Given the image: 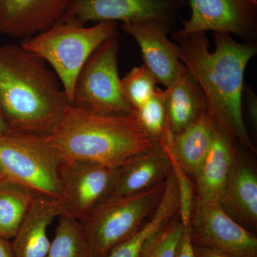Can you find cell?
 <instances>
[{"mask_svg":"<svg viewBox=\"0 0 257 257\" xmlns=\"http://www.w3.org/2000/svg\"><path fill=\"white\" fill-rule=\"evenodd\" d=\"M179 60L199 83L216 124L249 151L256 148L243 116V90L246 67L257 54L256 42H239L226 33L213 32L215 50H209L206 32L172 33Z\"/></svg>","mask_w":257,"mask_h":257,"instance_id":"6da1fadb","label":"cell"},{"mask_svg":"<svg viewBox=\"0 0 257 257\" xmlns=\"http://www.w3.org/2000/svg\"><path fill=\"white\" fill-rule=\"evenodd\" d=\"M70 104L41 57L21 45H0V110L9 131L49 136Z\"/></svg>","mask_w":257,"mask_h":257,"instance_id":"7a4b0ae2","label":"cell"},{"mask_svg":"<svg viewBox=\"0 0 257 257\" xmlns=\"http://www.w3.org/2000/svg\"><path fill=\"white\" fill-rule=\"evenodd\" d=\"M47 138L62 161H87L113 169L156 144L134 112L101 114L72 104Z\"/></svg>","mask_w":257,"mask_h":257,"instance_id":"3957f363","label":"cell"},{"mask_svg":"<svg viewBox=\"0 0 257 257\" xmlns=\"http://www.w3.org/2000/svg\"><path fill=\"white\" fill-rule=\"evenodd\" d=\"M119 36L118 23L92 26L60 21L41 33L23 40L21 46L41 57L59 79L69 101L79 71L103 42Z\"/></svg>","mask_w":257,"mask_h":257,"instance_id":"277c9868","label":"cell"},{"mask_svg":"<svg viewBox=\"0 0 257 257\" xmlns=\"http://www.w3.org/2000/svg\"><path fill=\"white\" fill-rule=\"evenodd\" d=\"M62 162L47 136L0 133V182L21 186L37 197L62 200Z\"/></svg>","mask_w":257,"mask_h":257,"instance_id":"5b68a950","label":"cell"},{"mask_svg":"<svg viewBox=\"0 0 257 257\" xmlns=\"http://www.w3.org/2000/svg\"><path fill=\"white\" fill-rule=\"evenodd\" d=\"M165 181L135 194L109 196L80 221L98 256H107L145 224L160 202Z\"/></svg>","mask_w":257,"mask_h":257,"instance_id":"8992f818","label":"cell"},{"mask_svg":"<svg viewBox=\"0 0 257 257\" xmlns=\"http://www.w3.org/2000/svg\"><path fill=\"white\" fill-rule=\"evenodd\" d=\"M119 47L117 38H111L94 51L76 79L72 105L101 114H133L121 89Z\"/></svg>","mask_w":257,"mask_h":257,"instance_id":"52a82bcc","label":"cell"},{"mask_svg":"<svg viewBox=\"0 0 257 257\" xmlns=\"http://www.w3.org/2000/svg\"><path fill=\"white\" fill-rule=\"evenodd\" d=\"M187 4V0H69L60 21L82 25L155 21L174 26Z\"/></svg>","mask_w":257,"mask_h":257,"instance_id":"ba28073f","label":"cell"},{"mask_svg":"<svg viewBox=\"0 0 257 257\" xmlns=\"http://www.w3.org/2000/svg\"><path fill=\"white\" fill-rule=\"evenodd\" d=\"M193 244L234 257H257V238L237 222L219 203L194 199L189 226Z\"/></svg>","mask_w":257,"mask_h":257,"instance_id":"9c48e42d","label":"cell"},{"mask_svg":"<svg viewBox=\"0 0 257 257\" xmlns=\"http://www.w3.org/2000/svg\"><path fill=\"white\" fill-rule=\"evenodd\" d=\"M191 15L181 19L182 28L174 32L186 35L212 31L234 35L243 42H256L257 0H187Z\"/></svg>","mask_w":257,"mask_h":257,"instance_id":"30bf717a","label":"cell"},{"mask_svg":"<svg viewBox=\"0 0 257 257\" xmlns=\"http://www.w3.org/2000/svg\"><path fill=\"white\" fill-rule=\"evenodd\" d=\"M117 170L87 161H62L60 179L66 215L82 221L109 197Z\"/></svg>","mask_w":257,"mask_h":257,"instance_id":"8fae6325","label":"cell"},{"mask_svg":"<svg viewBox=\"0 0 257 257\" xmlns=\"http://www.w3.org/2000/svg\"><path fill=\"white\" fill-rule=\"evenodd\" d=\"M172 27L155 21L133 22L121 25L124 31L138 42L144 65L153 74L157 84L165 88L187 70L179 60L178 45L167 37Z\"/></svg>","mask_w":257,"mask_h":257,"instance_id":"7c38bea8","label":"cell"},{"mask_svg":"<svg viewBox=\"0 0 257 257\" xmlns=\"http://www.w3.org/2000/svg\"><path fill=\"white\" fill-rule=\"evenodd\" d=\"M69 0H0V33L30 38L63 18Z\"/></svg>","mask_w":257,"mask_h":257,"instance_id":"4fadbf2b","label":"cell"},{"mask_svg":"<svg viewBox=\"0 0 257 257\" xmlns=\"http://www.w3.org/2000/svg\"><path fill=\"white\" fill-rule=\"evenodd\" d=\"M66 214L61 199L37 197L13 238L15 257H46L51 241L47 229L56 218Z\"/></svg>","mask_w":257,"mask_h":257,"instance_id":"5bb4252c","label":"cell"},{"mask_svg":"<svg viewBox=\"0 0 257 257\" xmlns=\"http://www.w3.org/2000/svg\"><path fill=\"white\" fill-rule=\"evenodd\" d=\"M235 143L217 125L210 150L194 176L199 199L207 202H220L237 155Z\"/></svg>","mask_w":257,"mask_h":257,"instance_id":"9a60e30c","label":"cell"},{"mask_svg":"<svg viewBox=\"0 0 257 257\" xmlns=\"http://www.w3.org/2000/svg\"><path fill=\"white\" fill-rule=\"evenodd\" d=\"M172 170L170 158L159 144L118 169L109 196L135 194L163 182Z\"/></svg>","mask_w":257,"mask_h":257,"instance_id":"2e32d148","label":"cell"},{"mask_svg":"<svg viewBox=\"0 0 257 257\" xmlns=\"http://www.w3.org/2000/svg\"><path fill=\"white\" fill-rule=\"evenodd\" d=\"M219 204L246 229L257 228V177L254 170L236 155ZM252 232V231H251Z\"/></svg>","mask_w":257,"mask_h":257,"instance_id":"e0dca14e","label":"cell"},{"mask_svg":"<svg viewBox=\"0 0 257 257\" xmlns=\"http://www.w3.org/2000/svg\"><path fill=\"white\" fill-rule=\"evenodd\" d=\"M162 95L173 134L183 131L199 116L209 112L205 94L188 70L162 89Z\"/></svg>","mask_w":257,"mask_h":257,"instance_id":"ac0fdd59","label":"cell"},{"mask_svg":"<svg viewBox=\"0 0 257 257\" xmlns=\"http://www.w3.org/2000/svg\"><path fill=\"white\" fill-rule=\"evenodd\" d=\"M217 127L209 112L179 133L174 134L170 146L162 147L172 154L178 165L188 175H195L210 150Z\"/></svg>","mask_w":257,"mask_h":257,"instance_id":"d6986e66","label":"cell"},{"mask_svg":"<svg viewBox=\"0 0 257 257\" xmlns=\"http://www.w3.org/2000/svg\"><path fill=\"white\" fill-rule=\"evenodd\" d=\"M179 195L175 175L171 171L165 181L160 203L145 224L133 236L115 246L106 257H142L149 240L171 219L178 215Z\"/></svg>","mask_w":257,"mask_h":257,"instance_id":"ffe728a7","label":"cell"},{"mask_svg":"<svg viewBox=\"0 0 257 257\" xmlns=\"http://www.w3.org/2000/svg\"><path fill=\"white\" fill-rule=\"evenodd\" d=\"M37 197L21 186L0 182V236L15 237Z\"/></svg>","mask_w":257,"mask_h":257,"instance_id":"44dd1931","label":"cell"},{"mask_svg":"<svg viewBox=\"0 0 257 257\" xmlns=\"http://www.w3.org/2000/svg\"><path fill=\"white\" fill-rule=\"evenodd\" d=\"M46 257L99 256L93 250L81 221L64 214L59 217Z\"/></svg>","mask_w":257,"mask_h":257,"instance_id":"7402d4cb","label":"cell"},{"mask_svg":"<svg viewBox=\"0 0 257 257\" xmlns=\"http://www.w3.org/2000/svg\"><path fill=\"white\" fill-rule=\"evenodd\" d=\"M162 92V89L157 87L151 99L134 113L152 140L163 147L170 145L174 134L169 123Z\"/></svg>","mask_w":257,"mask_h":257,"instance_id":"603a6c76","label":"cell"},{"mask_svg":"<svg viewBox=\"0 0 257 257\" xmlns=\"http://www.w3.org/2000/svg\"><path fill=\"white\" fill-rule=\"evenodd\" d=\"M121 82L124 97L134 111L150 100L157 89L156 79L144 64L133 67Z\"/></svg>","mask_w":257,"mask_h":257,"instance_id":"cb8c5ba5","label":"cell"},{"mask_svg":"<svg viewBox=\"0 0 257 257\" xmlns=\"http://www.w3.org/2000/svg\"><path fill=\"white\" fill-rule=\"evenodd\" d=\"M175 216V217H176ZM171 219L149 240L142 257H176L184 226L179 219Z\"/></svg>","mask_w":257,"mask_h":257,"instance_id":"d4e9b609","label":"cell"},{"mask_svg":"<svg viewBox=\"0 0 257 257\" xmlns=\"http://www.w3.org/2000/svg\"><path fill=\"white\" fill-rule=\"evenodd\" d=\"M165 150L170 158L172 171L177 182L179 195V220L183 224L184 227H187L190 224L194 203V189L192 182L188 175L181 168L172 154L166 149Z\"/></svg>","mask_w":257,"mask_h":257,"instance_id":"484cf974","label":"cell"},{"mask_svg":"<svg viewBox=\"0 0 257 257\" xmlns=\"http://www.w3.org/2000/svg\"><path fill=\"white\" fill-rule=\"evenodd\" d=\"M242 101L245 102L246 112L255 127L257 125V96L254 92L248 85L244 84L243 90Z\"/></svg>","mask_w":257,"mask_h":257,"instance_id":"4316f807","label":"cell"},{"mask_svg":"<svg viewBox=\"0 0 257 257\" xmlns=\"http://www.w3.org/2000/svg\"><path fill=\"white\" fill-rule=\"evenodd\" d=\"M176 257H194L193 243L189 227H184L183 233L178 244Z\"/></svg>","mask_w":257,"mask_h":257,"instance_id":"83f0119b","label":"cell"},{"mask_svg":"<svg viewBox=\"0 0 257 257\" xmlns=\"http://www.w3.org/2000/svg\"><path fill=\"white\" fill-rule=\"evenodd\" d=\"M193 248L194 257H234L214 248L199 245L193 244Z\"/></svg>","mask_w":257,"mask_h":257,"instance_id":"f1b7e54d","label":"cell"},{"mask_svg":"<svg viewBox=\"0 0 257 257\" xmlns=\"http://www.w3.org/2000/svg\"><path fill=\"white\" fill-rule=\"evenodd\" d=\"M0 257H15L12 243L2 236H0Z\"/></svg>","mask_w":257,"mask_h":257,"instance_id":"f546056e","label":"cell"},{"mask_svg":"<svg viewBox=\"0 0 257 257\" xmlns=\"http://www.w3.org/2000/svg\"><path fill=\"white\" fill-rule=\"evenodd\" d=\"M9 131L6 124H5L4 119L2 115L1 110H0V133H5V132Z\"/></svg>","mask_w":257,"mask_h":257,"instance_id":"4dcf8cb0","label":"cell"}]
</instances>
